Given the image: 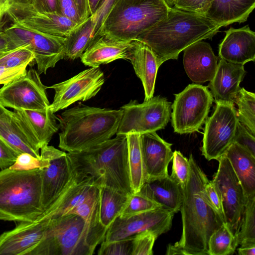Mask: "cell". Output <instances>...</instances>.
<instances>
[{"label": "cell", "instance_id": "6da1fadb", "mask_svg": "<svg viewBox=\"0 0 255 255\" xmlns=\"http://www.w3.org/2000/svg\"><path fill=\"white\" fill-rule=\"evenodd\" d=\"M189 160V180L185 187L181 188L182 234L179 241L173 245L186 255H209V238L225 221L204 196V189L209 181L206 175L192 154Z\"/></svg>", "mask_w": 255, "mask_h": 255}, {"label": "cell", "instance_id": "7a4b0ae2", "mask_svg": "<svg viewBox=\"0 0 255 255\" xmlns=\"http://www.w3.org/2000/svg\"><path fill=\"white\" fill-rule=\"evenodd\" d=\"M221 27L205 16L169 7L164 18L135 40L151 49L159 68L166 61L177 59L179 54L193 43L211 39Z\"/></svg>", "mask_w": 255, "mask_h": 255}, {"label": "cell", "instance_id": "3957f363", "mask_svg": "<svg viewBox=\"0 0 255 255\" xmlns=\"http://www.w3.org/2000/svg\"><path fill=\"white\" fill-rule=\"evenodd\" d=\"M67 154L76 176L90 177L97 187H110L128 195L133 193L126 135H117L88 149Z\"/></svg>", "mask_w": 255, "mask_h": 255}, {"label": "cell", "instance_id": "277c9868", "mask_svg": "<svg viewBox=\"0 0 255 255\" xmlns=\"http://www.w3.org/2000/svg\"><path fill=\"white\" fill-rule=\"evenodd\" d=\"M122 111L80 105L64 111L58 118L59 145L68 152L84 150L116 134Z\"/></svg>", "mask_w": 255, "mask_h": 255}, {"label": "cell", "instance_id": "5b68a950", "mask_svg": "<svg viewBox=\"0 0 255 255\" xmlns=\"http://www.w3.org/2000/svg\"><path fill=\"white\" fill-rule=\"evenodd\" d=\"M44 211L40 169L0 171V221L31 222Z\"/></svg>", "mask_w": 255, "mask_h": 255}, {"label": "cell", "instance_id": "8992f818", "mask_svg": "<svg viewBox=\"0 0 255 255\" xmlns=\"http://www.w3.org/2000/svg\"><path fill=\"white\" fill-rule=\"evenodd\" d=\"M107 231L92 227L75 214L52 218L29 255H91L104 240Z\"/></svg>", "mask_w": 255, "mask_h": 255}, {"label": "cell", "instance_id": "52a82bcc", "mask_svg": "<svg viewBox=\"0 0 255 255\" xmlns=\"http://www.w3.org/2000/svg\"><path fill=\"white\" fill-rule=\"evenodd\" d=\"M169 7L164 0H118L103 22L97 38L104 36L132 41L164 18Z\"/></svg>", "mask_w": 255, "mask_h": 255}, {"label": "cell", "instance_id": "ba28073f", "mask_svg": "<svg viewBox=\"0 0 255 255\" xmlns=\"http://www.w3.org/2000/svg\"><path fill=\"white\" fill-rule=\"evenodd\" d=\"M174 96L171 113L174 131L180 134L199 132L208 118L214 101L208 87L189 84Z\"/></svg>", "mask_w": 255, "mask_h": 255}, {"label": "cell", "instance_id": "9c48e42d", "mask_svg": "<svg viewBox=\"0 0 255 255\" xmlns=\"http://www.w3.org/2000/svg\"><path fill=\"white\" fill-rule=\"evenodd\" d=\"M120 109L122 116L116 134H141L166 127L171 117V104L166 98L157 96L141 104L130 100Z\"/></svg>", "mask_w": 255, "mask_h": 255}, {"label": "cell", "instance_id": "30bf717a", "mask_svg": "<svg viewBox=\"0 0 255 255\" xmlns=\"http://www.w3.org/2000/svg\"><path fill=\"white\" fill-rule=\"evenodd\" d=\"M9 38L14 49L25 47L34 55L39 74H45L65 57V37L51 35L12 23L3 30Z\"/></svg>", "mask_w": 255, "mask_h": 255}, {"label": "cell", "instance_id": "8fae6325", "mask_svg": "<svg viewBox=\"0 0 255 255\" xmlns=\"http://www.w3.org/2000/svg\"><path fill=\"white\" fill-rule=\"evenodd\" d=\"M213 114L208 118L201 147L208 160L217 159L234 142L239 120L233 102H216Z\"/></svg>", "mask_w": 255, "mask_h": 255}, {"label": "cell", "instance_id": "7c38bea8", "mask_svg": "<svg viewBox=\"0 0 255 255\" xmlns=\"http://www.w3.org/2000/svg\"><path fill=\"white\" fill-rule=\"evenodd\" d=\"M39 74L30 68L0 88V104L14 110H42L49 108L46 89Z\"/></svg>", "mask_w": 255, "mask_h": 255}, {"label": "cell", "instance_id": "4fadbf2b", "mask_svg": "<svg viewBox=\"0 0 255 255\" xmlns=\"http://www.w3.org/2000/svg\"><path fill=\"white\" fill-rule=\"evenodd\" d=\"M217 160L218 170L212 181L221 198L225 223L235 237L239 229L247 199L228 159L223 154Z\"/></svg>", "mask_w": 255, "mask_h": 255}, {"label": "cell", "instance_id": "5bb4252c", "mask_svg": "<svg viewBox=\"0 0 255 255\" xmlns=\"http://www.w3.org/2000/svg\"><path fill=\"white\" fill-rule=\"evenodd\" d=\"M174 214L173 211L159 207L128 217L118 216L107 229L101 244L132 238L146 231L153 232L158 237L171 229Z\"/></svg>", "mask_w": 255, "mask_h": 255}, {"label": "cell", "instance_id": "9a60e30c", "mask_svg": "<svg viewBox=\"0 0 255 255\" xmlns=\"http://www.w3.org/2000/svg\"><path fill=\"white\" fill-rule=\"evenodd\" d=\"M40 155L47 161V165L40 169L45 211L69 186L74 173L66 152L46 145L40 148Z\"/></svg>", "mask_w": 255, "mask_h": 255}, {"label": "cell", "instance_id": "2e32d148", "mask_svg": "<svg viewBox=\"0 0 255 255\" xmlns=\"http://www.w3.org/2000/svg\"><path fill=\"white\" fill-rule=\"evenodd\" d=\"M105 81L99 67H90L66 81L47 87L55 91L49 108L55 113L76 102L88 100L98 93Z\"/></svg>", "mask_w": 255, "mask_h": 255}, {"label": "cell", "instance_id": "e0dca14e", "mask_svg": "<svg viewBox=\"0 0 255 255\" xmlns=\"http://www.w3.org/2000/svg\"><path fill=\"white\" fill-rule=\"evenodd\" d=\"M49 220L21 222L0 235V255H29L42 239Z\"/></svg>", "mask_w": 255, "mask_h": 255}, {"label": "cell", "instance_id": "ac0fdd59", "mask_svg": "<svg viewBox=\"0 0 255 255\" xmlns=\"http://www.w3.org/2000/svg\"><path fill=\"white\" fill-rule=\"evenodd\" d=\"M0 137L19 154L28 153L40 158L39 141L16 110H7L0 116Z\"/></svg>", "mask_w": 255, "mask_h": 255}, {"label": "cell", "instance_id": "d6986e66", "mask_svg": "<svg viewBox=\"0 0 255 255\" xmlns=\"http://www.w3.org/2000/svg\"><path fill=\"white\" fill-rule=\"evenodd\" d=\"M140 139L146 182L168 176V167L173 155L172 144L161 138L156 131L141 134Z\"/></svg>", "mask_w": 255, "mask_h": 255}, {"label": "cell", "instance_id": "ffe728a7", "mask_svg": "<svg viewBox=\"0 0 255 255\" xmlns=\"http://www.w3.org/2000/svg\"><path fill=\"white\" fill-rule=\"evenodd\" d=\"M219 45V56L228 62L244 65L255 59V33L248 25L225 31Z\"/></svg>", "mask_w": 255, "mask_h": 255}, {"label": "cell", "instance_id": "44dd1931", "mask_svg": "<svg viewBox=\"0 0 255 255\" xmlns=\"http://www.w3.org/2000/svg\"><path fill=\"white\" fill-rule=\"evenodd\" d=\"M183 51L184 68L190 79L196 83L210 81L215 75L218 60L210 45L201 40Z\"/></svg>", "mask_w": 255, "mask_h": 255}, {"label": "cell", "instance_id": "7402d4cb", "mask_svg": "<svg viewBox=\"0 0 255 255\" xmlns=\"http://www.w3.org/2000/svg\"><path fill=\"white\" fill-rule=\"evenodd\" d=\"M133 41H125L99 36L83 53L81 62L90 67H98L102 64L118 59L128 60Z\"/></svg>", "mask_w": 255, "mask_h": 255}, {"label": "cell", "instance_id": "603a6c76", "mask_svg": "<svg viewBox=\"0 0 255 255\" xmlns=\"http://www.w3.org/2000/svg\"><path fill=\"white\" fill-rule=\"evenodd\" d=\"M246 73L244 65L220 58L215 75L208 86L215 102H233Z\"/></svg>", "mask_w": 255, "mask_h": 255}, {"label": "cell", "instance_id": "cb8c5ba5", "mask_svg": "<svg viewBox=\"0 0 255 255\" xmlns=\"http://www.w3.org/2000/svg\"><path fill=\"white\" fill-rule=\"evenodd\" d=\"M97 188L90 177L81 178L74 174L69 186L38 218L49 220L69 214Z\"/></svg>", "mask_w": 255, "mask_h": 255}, {"label": "cell", "instance_id": "d4e9b609", "mask_svg": "<svg viewBox=\"0 0 255 255\" xmlns=\"http://www.w3.org/2000/svg\"><path fill=\"white\" fill-rule=\"evenodd\" d=\"M136 76L141 80L144 91V100L153 97L158 70L156 57L145 43L134 40L128 60Z\"/></svg>", "mask_w": 255, "mask_h": 255}, {"label": "cell", "instance_id": "484cf974", "mask_svg": "<svg viewBox=\"0 0 255 255\" xmlns=\"http://www.w3.org/2000/svg\"><path fill=\"white\" fill-rule=\"evenodd\" d=\"M223 155L229 160L246 199L255 197V156L235 142Z\"/></svg>", "mask_w": 255, "mask_h": 255}, {"label": "cell", "instance_id": "4316f807", "mask_svg": "<svg viewBox=\"0 0 255 255\" xmlns=\"http://www.w3.org/2000/svg\"><path fill=\"white\" fill-rule=\"evenodd\" d=\"M255 7V0H213L205 16L221 27L247 20Z\"/></svg>", "mask_w": 255, "mask_h": 255}, {"label": "cell", "instance_id": "83f0119b", "mask_svg": "<svg viewBox=\"0 0 255 255\" xmlns=\"http://www.w3.org/2000/svg\"><path fill=\"white\" fill-rule=\"evenodd\" d=\"M140 190L161 207L175 213L180 211L182 200L181 189L170 175L148 181Z\"/></svg>", "mask_w": 255, "mask_h": 255}, {"label": "cell", "instance_id": "f1b7e54d", "mask_svg": "<svg viewBox=\"0 0 255 255\" xmlns=\"http://www.w3.org/2000/svg\"><path fill=\"white\" fill-rule=\"evenodd\" d=\"M25 120L39 141L40 148L48 145L59 129L58 118L49 108L42 110H16Z\"/></svg>", "mask_w": 255, "mask_h": 255}, {"label": "cell", "instance_id": "f546056e", "mask_svg": "<svg viewBox=\"0 0 255 255\" xmlns=\"http://www.w3.org/2000/svg\"><path fill=\"white\" fill-rule=\"evenodd\" d=\"M95 22L92 16L76 25L65 37V57L70 60L80 58L94 41Z\"/></svg>", "mask_w": 255, "mask_h": 255}, {"label": "cell", "instance_id": "4dcf8cb0", "mask_svg": "<svg viewBox=\"0 0 255 255\" xmlns=\"http://www.w3.org/2000/svg\"><path fill=\"white\" fill-rule=\"evenodd\" d=\"M99 220L107 229L120 216L128 201L127 194L106 186H98Z\"/></svg>", "mask_w": 255, "mask_h": 255}, {"label": "cell", "instance_id": "1f68e13d", "mask_svg": "<svg viewBox=\"0 0 255 255\" xmlns=\"http://www.w3.org/2000/svg\"><path fill=\"white\" fill-rule=\"evenodd\" d=\"M140 135V134L136 133L126 134L128 168L133 193L139 192L147 180L141 149Z\"/></svg>", "mask_w": 255, "mask_h": 255}, {"label": "cell", "instance_id": "d6a6232c", "mask_svg": "<svg viewBox=\"0 0 255 255\" xmlns=\"http://www.w3.org/2000/svg\"><path fill=\"white\" fill-rule=\"evenodd\" d=\"M233 102L238 108L236 113L239 121L255 135V94L241 88L235 95Z\"/></svg>", "mask_w": 255, "mask_h": 255}, {"label": "cell", "instance_id": "836d02e7", "mask_svg": "<svg viewBox=\"0 0 255 255\" xmlns=\"http://www.w3.org/2000/svg\"><path fill=\"white\" fill-rule=\"evenodd\" d=\"M236 248L235 236L225 223L212 233L208 241L209 255H233Z\"/></svg>", "mask_w": 255, "mask_h": 255}, {"label": "cell", "instance_id": "e575fe53", "mask_svg": "<svg viewBox=\"0 0 255 255\" xmlns=\"http://www.w3.org/2000/svg\"><path fill=\"white\" fill-rule=\"evenodd\" d=\"M235 245L255 243V197L247 199Z\"/></svg>", "mask_w": 255, "mask_h": 255}, {"label": "cell", "instance_id": "d590c367", "mask_svg": "<svg viewBox=\"0 0 255 255\" xmlns=\"http://www.w3.org/2000/svg\"><path fill=\"white\" fill-rule=\"evenodd\" d=\"M159 207L161 206L140 190L139 192L128 196L127 203L119 216L122 218L128 217Z\"/></svg>", "mask_w": 255, "mask_h": 255}, {"label": "cell", "instance_id": "8d00e7d4", "mask_svg": "<svg viewBox=\"0 0 255 255\" xmlns=\"http://www.w3.org/2000/svg\"><path fill=\"white\" fill-rule=\"evenodd\" d=\"M33 62L34 54L25 47H18L0 54V66L7 68L27 67Z\"/></svg>", "mask_w": 255, "mask_h": 255}, {"label": "cell", "instance_id": "74e56055", "mask_svg": "<svg viewBox=\"0 0 255 255\" xmlns=\"http://www.w3.org/2000/svg\"><path fill=\"white\" fill-rule=\"evenodd\" d=\"M172 160V172L170 176L181 188H184L187 184L190 176L189 158L185 157L180 151L175 150Z\"/></svg>", "mask_w": 255, "mask_h": 255}, {"label": "cell", "instance_id": "f35d334b", "mask_svg": "<svg viewBox=\"0 0 255 255\" xmlns=\"http://www.w3.org/2000/svg\"><path fill=\"white\" fill-rule=\"evenodd\" d=\"M157 238L153 232L149 231L133 237L132 255H152L153 245Z\"/></svg>", "mask_w": 255, "mask_h": 255}, {"label": "cell", "instance_id": "ab89813d", "mask_svg": "<svg viewBox=\"0 0 255 255\" xmlns=\"http://www.w3.org/2000/svg\"><path fill=\"white\" fill-rule=\"evenodd\" d=\"M133 237L101 244L99 255H132Z\"/></svg>", "mask_w": 255, "mask_h": 255}, {"label": "cell", "instance_id": "60d3db41", "mask_svg": "<svg viewBox=\"0 0 255 255\" xmlns=\"http://www.w3.org/2000/svg\"><path fill=\"white\" fill-rule=\"evenodd\" d=\"M47 161L40 156L36 158L29 153H22L18 155L14 163L9 168L16 170L41 169L46 166Z\"/></svg>", "mask_w": 255, "mask_h": 255}, {"label": "cell", "instance_id": "b9f144b4", "mask_svg": "<svg viewBox=\"0 0 255 255\" xmlns=\"http://www.w3.org/2000/svg\"><path fill=\"white\" fill-rule=\"evenodd\" d=\"M213 0H175L173 7L205 16Z\"/></svg>", "mask_w": 255, "mask_h": 255}, {"label": "cell", "instance_id": "7bdbcfd3", "mask_svg": "<svg viewBox=\"0 0 255 255\" xmlns=\"http://www.w3.org/2000/svg\"><path fill=\"white\" fill-rule=\"evenodd\" d=\"M234 142L248 150L255 156V135L239 121Z\"/></svg>", "mask_w": 255, "mask_h": 255}, {"label": "cell", "instance_id": "ee69618b", "mask_svg": "<svg viewBox=\"0 0 255 255\" xmlns=\"http://www.w3.org/2000/svg\"><path fill=\"white\" fill-rule=\"evenodd\" d=\"M118 0H103L96 12L91 15L95 22L94 40L97 39L98 32L107 15Z\"/></svg>", "mask_w": 255, "mask_h": 255}, {"label": "cell", "instance_id": "f6af8a7d", "mask_svg": "<svg viewBox=\"0 0 255 255\" xmlns=\"http://www.w3.org/2000/svg\"><path fill=\"white\" fill-rule=\"evenodd\" d=\"M204 194L209 204L224 220L221 198L212 181H209L205 186Z\"/></svg>", "mask_w": 255, "mask_h": 255}, {"label": "cell", "instance_id": "bcb514c9", "mask_svg": "<svg viewBox=\"0 0 255 255\" xmlns=\"http://www.w3.org/2000/svg\"><path fill=\"white\" fill-rule=\"evenodd\" d=\"M19 154L0 137V169L9 168L11 166Z\"/></svg>", "mask_w": 255, "mask_h": 255}, {"label": "cell", "instance_id": "7dc6e473", "mask_svg": "<svg viewBox=\"0 0 255 255\" xmlns=\"http://www.w3.org/2000/svg\"><path fill=\"white\" fill-rule=\"evenodd\" d=\"M60 14L79 24L82 21L78 12L74 0H58Z\"/></svg>", "mask_w": 255, "mask_h": 255}, {"label": "cell", "instance_id": "c3c4849f", "mask_svg": "<svg viewBox=\"0 0 255 255\" xmlns=\"http://www.w3.org/2000/svg\"><path fill=\"white\" fill-rule=\"evenodd\" d=\"M26 67L11 68L0 66V85L5 84L22 76L26 71Z\"/></svg>", "mask_w": 255, "mask_h": 255}, {"label": "cell", "instance_id": "681fc988", "mask_svg": "<svg viewBox=\"0 0 255 255\" xmlns=\"http://www.w3.org/2000/svg\"><path fill=\"white\" fill-rule=\"evenodd\" d=\"M28 5L40 12L60 13L58 0H33L31 4Z\"/></svg>", "mask_w": 255, "mask_h": 255}, {"label": "cell", "instance_id": "f907efd6", "mask_svg": "<svg viewBox=\"0 0 255 255\" xmlns=\"http://www.w3.org/2000/svg\"><path fill=\"white\" fill-rule=\"evenodd\" d=\"M78 14L82 21L90 16L87 0H74Z\"/></svg>", "mask_w": 255, "mask_h": 255}, {"label": "cell", "instance_id": "816d5d0a", "mask_svg": "<svg viewBox=\"0 0 255 255\" xmlns=\"http://www.w3.org/2000/svg\"><path fill=\"white\" fill-rule=\"evenodd\" d=\"M14 49L13 46L6 33L0 32V54Z\"/></svg>", "mask_w": 255, "mask_h": 255}, {"label": "cell", "instance_id": "f5cc1de1", "mask_svg": "<svg viewBox=\"0 0 255 255\" xmlns=\"http://www.w3.org/2000/svg\"><path fill=\"white\" fill-rule=\"evenodd\" d=\"M238 249L240 255H255V243L244 244Z\"/></svg>", "mask_w": 255, "mask_h": 255}, {"label": "cell", "instance_id": "db71d44e", "mask_svg": "<svg viewBox=\"0 0 255 255\" xmlns=\"http://www.w3.org/2000/svg\"><path fill=\"white\" fill-rule=\"evenodd\" d=\"M7 0H0V32L3 31L4 18L6 15V5Z\"/></svg>", "mask_w": 255, "mask_h": 255}, {"label": "cell", "instance_id": "11a10c76", "mask_svg": "<svg viewBox=\"0 0 255 255\" xmlns=\"http://www.w3.org/2000/svg\"><path fill=\"white\" fill-rule=\"evenodd\" d=\"M103 0H87L90 16L97 11Z\"/></svg>", "mask_w": 255, "mask_h": 255}, {"label": "cell", "instance_id": "9f6ffc18", "mask_svg": "<svg viewBox=\"0 0 255 255\" xmlns=\"http://www.w3.org/2000/svg\"><path fill=\"white\" fill-rule=\"evenodd\" d=\"M33 0H9L7 2H13L21 4H31Z\"/></svg>", "mask_w": 255, "mask_h": 255}, {"label": "cell", "instance_id": "6f0895ef", "mask_svg": "<svg viewBox=\"0 0 255 255\" xmlns=\"http://www.w3.org/2000/svg\"><path fill=\"white\" fill-rule=\"evenodd\" d=\"M164 1H165L166 4L168 5V7H173L175 0H164Z\"/></svg>", "mask_w": 255, "mask_h": 255}, {"label": "cell", "instance_id": "680465c9", "mask_svg": "<svg viewBox=\"0 0 255 255\" xmlns=\"http://www.w3.org/2000/svg\"><path fill=\"white\" fill-rule=\"evenodd\" d=\"M7 109H6L5 108L3 107L0 104V116L4 112H5Z\"/></svg>", "mask_w": 255, "mask_h": 255}, {"label": "cell", "instance_id": "91938a15", "mask_svg": "<svg viewBox=\"0 0 255 255\" xmlns=\"http://www.w3.org/2000/svg\"><path fill=\"white\" fill-rule=\"evenodd\" d=\"M9 0H7V2Z\"/></svg>", "mask_w": 255, "mask_h": 255}]
</instances>
